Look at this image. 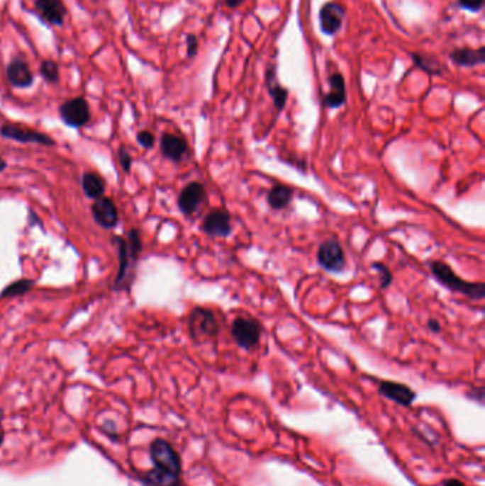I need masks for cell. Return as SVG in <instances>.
<instances>
[{"mask_svg": "<svg viewBox=\"0 0 485 486\" xmlns=\"http://www.w3.org/2000/svg\"><path fill=\"white\" fill-rule=\"evenodd\" d=\"M151 460L154 469L147 473L145 486H181V462L174 448L157 439L151 445Z\"/></svg>", "mask_w": 485, "mask_h": 486, "instance_id": "cell-1", "label": "cell"}, {"mask_svg": "<svg viewBox=\"0 0 485 486\" xmlns=\"http://www.w3.org/2000/svg\"><path fill=\"white\" fill-rule=\"evenodd\" d=\"M114 247L118 252V272L114 281V290H126L130 288L133 281V271L140 258L143 242L141 234L137 229H131L127 239L121 236H113Z\"/></svg>", "mask_w": 485, "mask_h": 486, "instance_id": "cell-2", "label": "cell"}, {"mask_svg": "<svg viewBox=\"0 0 485 486\" xmlns=\"http://www.w3.org/2000/svg\"><path fill=\"white\" fill-rule=\"evenodd\" d=\"M428 268L440 285L451 292L461 293L472 300H482L485 298V285L482 282L462 281L445 262L431 261Z\"/></svg>", "mask_w": 485, "mask_h": 486, "instance_id": "cell-3", "label": "cell"}, {"mask_svg": "<svg viewBox=\"0 0 485 486\" xmlns=\"http://www.w3.org/2000/svg\"><path fill=\"white\" fill-rule=\"evenodd\" d=\"M221 326L213 312L205 307H195L188 317V332L192 340L213 339L219 334Z\"/></svg>", "mask_w": 485, "mask_h": 486, "instance_id": "cell-4", "label": "cell"}, {"mask_svg": "<svg viewBox=\"0 0 485 486\" xmlns=\"http://www.w3.org/2000/svg\"><path fill=\"white\" fill-rule=\"evenodd\" d=\"M230 334L238 347L244 350H254L261 341L262 327L260 322L254 319L239 316L232 322Z\"/></svg>", "mask_w": 485, "mask_h": 486, "instance_id": "cell-5", "label": "cell"}, {"mask_svg": "<svg viewBox=\"0 0 485 486\" xmlns=\"http://www.w3.org/2000/svg\"><path fill=\"white\" fill-rule=\"evenodd\" d=\"M322 269L330 273H340L346 269V255L338 239H326L320 243L316 255Z\"/></svg>", "mask_w": 485, "mask_h": 486, "instance_id": "cell-6", "label": "cell"}, {"mask_svg": "<svg viewBox=\"0 0 485 486\" xmlns=\"http://www.w3.org/2000/svg\"><path fill=\"white\" fill-rule=\"evenodd\" d=\"M59 114L62 121L73 128H82L91 120L90 106L83 97H76L65 101L59 108Z\"/></svg>", "mask_w": 485, "mask_h": 486, "instance_id": "cell-7", "label": "cell"}, {"mask_svg": "<svg viewBox=\"0 0 485 486\" xmlns=\"http://www.w3.org/2000/svg\"><path fill=\"white\" fill-rule=\"evenodd\" d=\"M205 199H206L205 185L198 181H194V182L186 183L181 189L177 203H178L179 210L185 216H191L199 209V206L205 202Z\"/></svg>", "mask_w": 485, "mask_h": 486, "instance_id": "cell-8", "label": "cell"}, {"mask_svg": "<svg viewBox=\"0 0 485 486\" xmlns=\"http://www.w3.org/2000/svg\"><path fill=\"white\" fill-rule=\"evenodd\" d=\"M0 135L4 138L8 140H13L18 142H23V144H40V145H56V141L49 137L48 134L26 128V127H21V125H15V124H5L0 128Z\"/></svg>", "mask_w": 485, "mask_h": 486, "instance_id": "cell-9", "label": "cell"}, {"mask_svg": "<svg viewBox=\"0 0 485 486\" xmlns=\"http://www.w3.org/2000/svg\"><path fill=\"white\" fill-rule=\"evenodd\" d=\"M202 230L212 237H228L232 233L230 215L225 208L211 210L202 222Z\"/></svg>", "mask_w": 485, "mask_h": 486, "instance_id": "cell-10", "label": "cell"}, {"mask_svg": "<svg viewBox=\"0 0 485 486\" xmlns=\"http://www.w3.org/2000/svg\"><path fill=\"white\" fill-rule=\"evenodd\" d=\"M91 215L94 220L104 229H113L118 223V210L116 203L106 196L94 199L91 205Z\"/></svg>", "mask_w": 485, "mask_h": 486, "instance_id": "cell-11", "label": "cell"}, {"mask_svg": "<svg viewBox=\"0 0 485 486\" xmlns=\"http://www.w3.org/2000/svg\"><path fill=\"white\" fill-rule=\"evenodd\" d=\"M345 15H346L345 9L339 4L329 2V4L323 5L320 9V13H319V22H320L322 32L329 35V36L336 35L342 29Z\"/></svg>", "mask_w": 485, "mask_h": 486, "instance_id": "cell-12", "label": "cell"}, {"mask_svg": "<svg viewBox=\"0 0 485 486\" xmlns=\"http://www.w3.org/2000/svg\"><path fill=\"white\" fill-rule=\"evenodd\" d=\"M160 147H161L162 155L167 159L177 162V164L182 162L186 158L188 151H189L186 141L182 137H179L177 134H171V132L162 134L161 141H160Z\"/></svg>", "mask_w": 485, "mask_h": 486, "instance_id": "cell-13", "label": "cell"}, {"mask_svg": "<svg viewBox=\"0 0 485 486\" xmlns=\"http://www.w3.org/2000/svg\"><path fill=\"white\" fill-rule=\"evenodd\" d=\"M379 392L384 398L394 401L396 404L403 405V407L411 405L417 397L414 390H411L408 385L401 384V383H394V381H383L379 385Z\"/></svg>", "mask_w": 485, "mask_h": 486, "instance_id": "cell-14", "label": "cell"}, {"mask_svg": "<svg viewBox=\"0 0 485 486\" xmlns=\"http://www.w3.org/2000/svg\"><path fill=\"white\" fill-rule=\"evenodd\" d=\"M35 6L39 16L49 25H63L67 15V9L62 0H36Z\"/></svg>", "mask_w": 485, "mask_h": 486, "instance_id": "cell-15", "label": "cell"}, {"mask_svg": "<svg viewBox=\"0 0 485 486\" xmlns=\"http://www.w3.org/2000/svg\"><path fill=\"white\" fill-rule=\"evenodd\" d=\"M9 83L16 89H28L33 84V73L29 64L22 59H13L6 70Z\"/></svg>", "mask_w": 485, "mask_h": 486, "instance_id": "cell-16", "label": "cell"}, {"mask_svg": "<svg viewBox=\"0 0 485 486\" xmlns=\"http://www.w3.org/2000/svg\"><path fill=\"white\" fill-rule=\"evenodd\" d=\"M330 91L325 96L323 104L328 108H339L346 103V86L340 73H333L329 77Z\"/></svg>", "mask_w": 485, "mask_h": 486, "instance_id": "cell-17", "label": "cell"}, {"mask_svg": "<svg viewBox=\"0 0 485 486\" xmlns=\"http://www.w3.org/2000/svg\"><path fill=\"white\" fill-rule=\"evenodd\" d=\"M450 59L464 67H475L485 62V49L481 46L478 49H457L450 55Z\"/></svg>", "mask_w": 485, "mask_h": 486, "instance_id": "cell-18", "label": "cell"}, {"mask_svg": "<svg viewBox=\"0 0 485 486\" xmlns=\"http://www.w3.org/2000/svg\"><path fill=\"white\" fill-rule=\"evenodd\" d=\"M292 196H294V189L291 186L278 183L269 189L267 195V200L272 209L281 210L289 206V203L292 202Z\"/></svg>", "mask_w": 485, "mask_h": 486, "instance_id": "cell-19", "label": "cell"}, {"mask_svg": "<svg viewBox=\"0 0 485 486\" xmlns=\"http://www.w3.org/2000/svg\"><path fill=\"white\" fill-rule=\"evenodd\" d=\"M267 86H268V91H269V96L272 97L274 100V104L275 107L282 111L285 104H286V100H288V90L285 87H282L278 80H277V72L275 69H269L268 70V74H267Z\"/></svg>", "mask_w": 485, "mask_h": 486, "instance_id": "cell-20", "label": "cell"}, {"mask_svg": "<svg viewBox=\"0 0 485 486\" xmlns=\"http://www.w3.org/2000/svg\"><path fill=\"white\" fill-rule=\"evenodd\" d=\"M82 188L87 198L97 199L104 195L106 183L104 179L96 172H84L82 176Z\"/></svg>", "mask_w": 485, "mask_h": 486, "instance_id": "cell-21", "label": "cell"}, {"mask_svg": "<svg viewBox=\"0 0 485 486\" xmlns=\"http://www.w3.org/2000/svg\"><path fill=\"white\" fill-rule=\"evenodd\" d=\"M35 286V281L30 279H19L11 285H8L4 292L0 293V299H8V298H18L29 293L32 288Z\"/></svg>", "mask_w": 485, "mask_h": 486, "instance_id": "cell-22", "label": "cell"}, {"mask_svg": "<svg viewBox=\"0 0 485 486\" xmlns=\"http://www.w3.org/2000/svg\"><path fill=\"white\" fill-rule=\"evenodd\" d=\"M413 60H414V63L420 67V69H423L425 73H428V74H441L442 73V66H441V63H438L437 60H434V59H430V57H424V56H421V55H413Z\"/></svg>", "mask_w": 485, "mask_h": 486, "instance_id": "cell-23", "label": "cell"}, {"mask_svg": "<svg viewBox=\"0 0 485 486\" xmlns=\"http://www.w3.org/2000/svg\"><path fill=\"white\" fill-rule=\"evenodd\" d=\"M40 74L48 83H57L59 81V66L53 60H45L40 66Z\"/></svg>", "mask_w": 485, "mask_h": 486, "instance_id": "cell-24", "label": "cell"}, {"mask_svg": "<svg viewBox=\"0 0 485 486\" xmlns=\"http://www.w3.org/2000/svg\"><path fill=\"white\" fill-rule=\"evenodd\" d=\"M372 269L379 273V276H380V288L381 289H386V288H389L393 283V275H391L390 269L386 265H383L380 262H373L372 264Z\"/></svg>", "mask_w": 485, "mask_h": 486, "instance_id": "cell-25", "label": "cell"}, {"mask_svg": "<svg viewBox=\"0 0 485 486\" xmlns=\"http://www.w3.org/2000/svg\"><path fill=\"white\" fill-rule=\"evenodd\" d=\"M117 157H118V162H120L123 171L128 174L131 171V166H133V157L130 155L127 148L126 147H120V149L117 152Z\"/></svg>", "mask_w": 485, "mask_h": 486, "instance_id": "cell-26", "label": "cell"}, {"mask_svg": "<svg viewBox=\"0 0 485 486\" xmlns=\"http://www.w3.org/2000/svg\"><path fill=\"white\" fill-rule=\"evenodd\" d=\"M137 142H138L143 148L150 149V148H152L154 144H155V137H154V134L150 132V131H140V132L137 134Z\"/></svg>", "mask_w": 485, "mask_h": 486, "instance_id": "cell-27", "label": "cell"}, {"mask_svg": "<svg viewBox=\"0 0 485 486\" xmlns=\"http://www.w3.org/2000/svg\"><path fill=\"white\" fill-rule=\"evenodd\" d=\"M484 5V0H459V6L469 11V12H478Z\"/></svg>", "mask_w": 485, "mask_h": 486, "instance_id": "cell-28", "label": "cell"}, {"mask_svg": "<svg viewBox=\"0 0 485 486\" xmlns=\"http://www.w3.org/2000/svg\"><path fill=\"white\" fill-rule=\"evenodd\" d=\"M198 52V39L194 35H189L186 38V55L188 57H194Z\"/></svg>", "mask_w": 485, "mask_h": 486, "instance_id": "cell-29", "label": "cell"}, {"mask_svg": "<svg viewBox=\"0 0 485 486\" xmlns=\"http://www.w3.org/2000/svg\"><path fill=\"white\" fill-rule=\"evenodd\" d=\"M427 327H428L433 333H438V332L441 330V324H440V322L435 320V319H430V320L427 322Z\"/></svg>", "mask_w": 485, "mask_h": 486, "instance_id": "cell-30", "label": "cell"}, {"mask_svg": "<svg viewBox=\"0 0 485 486\" xmlns=\"http://www.w3.org/2000/svg\"><path fill=\"white\" fill-rule=\"evenodd\" d=\"M244 2H245V0H225V5L228 8H230V9H235V8L240 6Z\"/></svg>", "mask_w": 485, "mask_h": 486, "instance_id": "cell-31", "label": "cell"}, {"mask_svg": "<svg viewBox=\"0 0 485 486\" xmlns=\"http://www.w3.org/2000/svg\"><path fill=\"white\" fill-rule=\"evenodd\" d=\"M444 486H465V485L461 480H458V479H450V480H447L444 483Z\"/></svg>", "mask_w": 485, "mask_h": 486, "instance_id": "cell-32", "label": "cell"}, {"mask_svg": "<svg viewBox=\"0 0 485 486\" xmlns=\"http://www.w3.org/2000/svg\"><path fill=\"white\" fill-rule=\"evenodd\" d=\"M5 169H6V161L0 157V172L5 171Z\"/></svg>", "mask_w": 485, "mask_h": 486, "instance_id": "cell-33", "label": "cell"}, {"mask_svg": "<svg viewBox=\"0 0 485 486\" xmlns=\"http://www.w3.org/2000/svg\"><path fill=\"white\" fill-rule=\"evenodd\" d=\"M0 443H2V435H0Z\"/></svg>", "mask_w": 485, "mask_h": 486, "instance_id": "cell-34", "label": "cell"}]
</instances>
